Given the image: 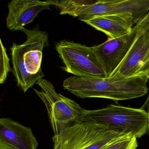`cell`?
Masks as SVG:
<instances>
[{"label":"cell","instance_id":"1","mask_svg":"<svg viewBox=\"0 0 149 149\" xmlns=\"http://www.w3.org/2000/svg\"><path fill=\"white\" fill-rule=\"evenodd\" d=\"M149 81L146 75L122 80L72 76L63 81V86L79 98H106L117 103L146 95Z\"/></svg>","mask_w":149,"mask_h":149},{"label":"cell","instance_id":"2","mask_svg":"<svg viewBox=\"0 0 149 149\" xmlns=\"http://www.w3.org/2000/svg\"><path fill=\"white\" fill-rule=\"evenodd\" d=\"M26 35V40L22 44L13 43L10 48L13 64L12 72L17 86L26 93L44 74L41 68L43 48L49 45L48 35L36 27L21 30Z\"/></svg>","mask_w":149,"mask_h":149},{"label":"cell","instance_id":"3","mask_svg":"<svg viewBox=\"0 0 149 149\" xmlns=\"http://www.w3.org/2000/svg\"><path fill=\"white\" fill-rule=\"evenodd\" d=\"M144 108L109 104L100 109H84L81 122L102 125L139 138L147 133L149 125V116Z\"/></svg>","mask_w":149,"mask_h":149},{"label":"cell","instance_id":"4","mask_svg":"<svg viewBox=\"0 0 149 149\" xmlns=\"http://www.w3.org/2000/svg\"><path fill=\"white\" fill-rule=\"evenodd\" d=\"M130 135L102 125L81 122L54 135L52 140L54 149H102Z\"/></svg>","mask_w":149,"mask_h":149},{"label":"cell","instance_id":"5","mask_svg":"<svg viewBox=\"0 0 149 149\" xmlns=\"http://www.w3.org/2000/svg\"><path fill=\"white\" fill-rule=\"evenodd\" d=\"M36 84L40 90L34 89L46 106L54 135L81 122L83 108L72 99L56 92L52 83L43 78Z\"/></svg>","mask_w":149,"mask_h":149},{"label":"cell","instance_id":"6","mask_svg":"<svg viewBox=\"0 0 149 149\" xmlns=\"http://www.w3.org/2000/svg\"><path fill=\"white\" fill-rule=\"evenodd\" d=\"M149 13V0L75 1L68 15L84 22L96 16L131 13L139 22Z\"/></svg>","mask_w":149,"mask_h":149},{"label":"cell","instance_id":"7","mask_svg":"<svg viewBox=\"0 0 149 149\" xmlns=\"http://www.w3.org/2000/svg\"><path fill=\"white\" fill-rule=\"evenodd\" d=\"M56 49L64 71L79 77L108 78L91 47L63 40L56 43Z\"/></svg>","mask_w":149,"mask_h":149},{"label":"cell","instance_id":"8","mask_svg":"<svg viewBox=\"0 0 149 149\" xmlns=\"http://www.w3.org/2000/svg\"><path fill=\"white\" fill-rule=\"evenodd\" d=\"M136 36L126 56L109 78L122 80L142 75L149 76V26L136 24Z\"/></svg>","mask_w":149,"mask_h":149},{"label":"cell","instance_id":"9","mask_svg":"<svg viewBox=\"0 0 149 149\" xmlns=\"http://www.w3.org/2000/svg\"><path fill=\"white\" fill-rule=\"evenodd\" d=\"M135 36L136 31L133 27L130 33L116 39L109 38L102 44L91 47L108 78L125 57Z\"/></svg>","mask_w":149,"mask_h":149},{"label":"cell","instance_id":"10","mask_svg":"<svg viewBox=\"0 0 149 149\" xmlns=\"http://www.w3.org/2000/svg\"><path fill=\"white\" fill-rule=\"evenodd\" d=\"M47 1L13 0L8 5L7 27L11 31H21L24 27L33 22L42 11L49 9Z\"/></svg>","mask_w":149,"mask_h":149},{"label":"cell","instance_id":"11","mask_svg":"<svg viewBox=\"0 0 149 149\" xmlns=\"http://www.w3.org/2000/svg\"><path fill=\"white\" fill-rule=\"evenodd\" d=\"M84 22L109 38L116 39L130 33L138 22L132 13H124L96 16Z\"/></svg>","mask_w":149,"mask_h":149},{"label":"cell","instance_id":"12","mask_svg":"<svg viewBox=\"0 0 149 149\" xmlns=\"http://www.w3.org/2000/svg\"><path fill=\"white\" fill-rule=\"evenodd\" d=\"M0 138L17 149H37L39 144L31 128L9 118H0Z\"/></svg>","mask_w":149,"mask_h":149},{"label":"cell","instance_id":"13","mask_svg":"<svg viewBox=\"0 0 149 149\" xmlns=\"http://www.w3.org/2000/svg\"><path fill=\"white\" fill-rule=\"evenodd\" d=\"M137 138L127 136L111 143L102 149H136L138 146Z\"/></svg>","mask_w":149,"mask_h":149},{"label":"cell","instance_id":"14","mask_svg":"<svg viewBox=\"0 0 149 149\" xmlns=\"http://www.w3.org/2000/svg\"><path fill=\"white\" fill-rule=\"evenodd\" d=\"M1 65H0V84H3L6 82L8 75L12 71L10 68V59L8 56L6 49L2 43L1 39Z\"/></svg>","mask_w":149,"mask_h":149},{"label":"cell","instance_id":"15","mask_svg":"<svg viewBox=\"0 0 149 149\" xmlns=\"http://www.w3.org/2000/svg\"><path fill=\"white\" fill-rule=\"evenodd\" d=\"M0 149H17L14 146L0 138Z\"/></svg>","mask_w":149,"mask_h":149},{"label":"cell","instance_id":"16","mask_svg":"<svg viewBox=\"0 0 149 149\" xmlns=\"http://www.w3.org/2000/svg\"><path fill=\"white\" fill-rule=\"evenodd\" d=\"M136 24L141 26H149V13Z\"/></svg>","mask_w":149,"mask_h":149},{"label":"cell","instance_id":"17","mask_svg":"<svg viewBox=\"0 0 149 149\" xmlns=\"http://www.w3.org/2000/svg\"><path fill=\"white\" fill-rule=\"evenodd\" d=\"M143 106H144V107H146L147 109V113H148V116L149 117V95L147 97V99L146 101L145 102ZM147 134L149 136V125L148 127V131H147Z\"/></svg>","mask_w":149,"mask_h":149}]
</instances>
